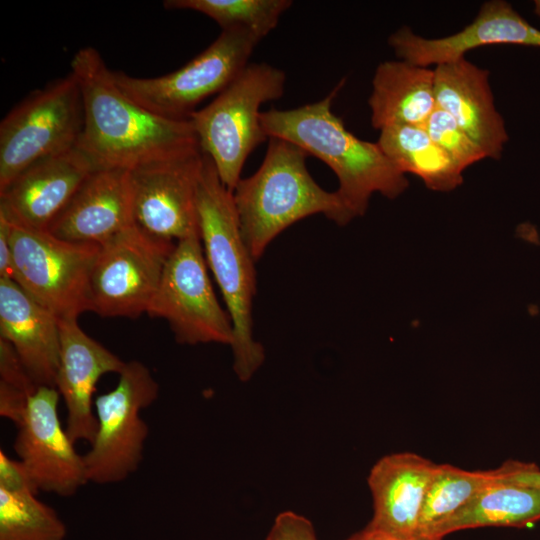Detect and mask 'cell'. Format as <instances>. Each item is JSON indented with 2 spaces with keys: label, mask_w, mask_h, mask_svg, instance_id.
<instances>
[{
  "label": "cell",
  "mask_w": 540,
  "mask_h": 540,
  "mask_svg": "<svg viewBox=\"0 0 540 540\" xmlns=\"http://www.w3.org/2000/svg\"><path fill=\"white\" fill-rule=\"evenodd\" d=\"M71 72L78 80L84 111L77 146L97 169L131 170L146 161L199 147L190 120L160 117L127 97L95 48L78 50Z\"/></svg>",
  "instance_id": "cell-1"
},
{
  "label": "cell",
  "mask_w": 540,
  "mask_h": 540,
  "mask_svg": "<svg viewBox=\"0 0 540 540\" xmlns=\"http://www.w3.org/2000/svg\"><path fill=\"white\" fill-rule=\"evenodd\" d=\"M341 85L317 102L262 112L261 123L268 138L289 141L331 168L339 182L336 192L355 218L366 212L374 193L394 199L409 184L377 142L356 137L332 111Z\"/></svg>",
  "instance_id": "cell-2"
},
{
  "label": "cell",
  "mask_w": 540,
  "mask_h": 540,
  "mask_svg": "<svg viewBox=\"0 0 540 540\" xmlns=\"http://www.w3.org/2000/svg\"><path fill=\"white\" fill-rule=\"evenodd\" d=\"M307 156L299 146L269 137L258 170L233 190L241 235L255 261L281 232L308 216L323 214L338 225L353 219L337 192L313 179Z\"/></svg>",
  "instance_id": "cell-3"
},
{
  "label": "cell",
  "mask_w": 540,
  "mask_h": 540,
  "mask_svg": "<svg viewBox=\"0 0 540 540\" xmlns=\"http://www.w3.org/2000/svg\"><path fill=\"white\" fill-rule=\"evenodd\" d=\"M203 155L196 194L202 247L232 322L233 369L247 381L264 361V349L253 336L256 261L241 235L233 191L223 184L210 157Z\"/></svg>",
  "instance_id": "cell-4"
},
{
  "label": "cell",
  "mask_w": 540,
  "mask_h": 540,
  "mask_svg": "<svg viewBox=\"0 0 540 540\" xmlns=\"http://www.w3.org/2000/svg\"><path fill=\"white\" fill-rule=\"evenodd\" d=\"M285 84L283 70L267 63L248 64L213 101L191 115L200 150L229 190L241 179L249 155L268 140L260 109L281 98Z\"/></svg>",
  "instance_id": "cell-5"
},
{
  "label": "cell",
  "mask_w": 540,
  "mask_h": 540,
  "mask_svg": "<svg viewBox=\"0 0 540 540\" xmlns=\"http://www.w3.org/2000/svg\"><path fill=\"white\" fill-rule=\"evenodd\" d=\"M84 123L75 75L29 93L0 123V191L32 164L78 145Z\"/></svg>",
  "instance_id": "cell-6"
},
{
  "label": "cell",
  "mask_w": 540,
  "mask_h": 540,
  "mask_svg": "<svg viewBox=\"0 0 540 540\" xmlns=\"http://www.w3.org/2000/svg\"><path fill=\"white\" fill-rule=\"evenodd\" d=\"M260 41L246 30L226 29L169 74L140 78L112 71V78L127 97L149 112L170 120H189L202 101L218 95L242 72Z\"/></svg>",
  "instance_id": "cell-7"
},
{
  "label": "cell",
  "mask_w": 540,
  "mask_h": 540,
  "mask_svg": "<svg viewBox=\"0 0 540 540\" xmlns=\"http://www.w3.org/2000/svg\"><path fill=\"white\" fill-rule=\"evenodd\" d=\"M0 212L9 224L14 281L58 319L92 311L90 278L100 244L63 240Z\"/></svg>",
  "instance_id": "cell-8"
},
{
  "label": "cell",
  "mask_w": 540,
  "mask_h": 540,
  "mask_svg": "<svg viewBox=\"0 0 540 540\" xmlns=\"http://www.w3.org/2000/svg\"><path fill=\"white\" fill-rule=\"evenodd\" d=\"M159 385L138 360L125 363L117 385L94 401L97 430L83 455L88 482L113 484L136 472L149 427L141 412L158 398Z\"/></svg>",
  "instance_id": "cell-9"
},
{
  "label": "cell",
  "mask_w": 540,
  "mask_h": 540,
  "mask_svg": "<svg viewBox=\"0 0 540 540\" xmlns=\"http://www.w3.org/2000/svg\"><path fill=\"white\" fill-rule=\"evenodd\" d=\"M146 314L166 320L179 344L232 345V322L213 290L200 231L177 241Z\"/></svg>",
  "instance_id": "cell-10"
},
{
  "label": "cell",
  "mask_w": 540,
  "mask_h": 540,
  "mask_svg": "<svg viewBox=\"0 0 540 540\" xmlns=\"http://www.w3.org/2000/svg\"><path fill=\"white\" fill-rule=\"evenodd\" d=\"M175 245L136 223L100 244L90 278L92 311L131 319L146 313Z\"/></svg>",
  "instance_id": "cell-11"
},
{
  "label": "cell",
  "mask_w": 540,
  "mask_h": 540,
  "mask_svg": "<svg viewBox=\"0 0 540 540\" xmlns=\"http://www.w3.org/2000/svg\"><path fill=\"white\" fill-rule=\"evenodd\" d=\"M203 157L197 147L129 170L134 220L140 228L177 241L199 231L196 194Z\"/></svg>",
  "instance_id": "cell-12"
},
{
  "label": "cell",
  "mask_w": 540,
  "mask_h": 540,
  "mask_svg": "<svg viewBox=\"0 0 540 540\" xmlns=\"http://www.w3.org/2000/svg\"><path fill=\"white\" fill-rule=\"evenodd\" d=\"M59 399L57 389L49 386H39L29 397L14 450L38 491L70 497L88 483V477L83 455L60 422Z\"/></svg>",
  "instance_id": "cell-13"
},
{
  "label": "cell",
  "mask_w": 540,
  "mask_h": 540,
  "mask_svg": "<svg viewBox=\"0 0 540 540\" xmlns=\"http://www.w3.org/2000/svg\"><path fill=\"white\" fill-rule=\"evenodd\" d=\"M388 43L400 60L430 67L461 59L469 50L485 45L540 47V30L506 1L493 0L485 2L475 19L455 34L428 39L402 27L389 36Z\"/></svg>",
  "instance_id": "cell-14"
},
{
  "label": "cell",
  "mask_w": 540,
  "mask_h": 540,
  "mask_svg": "<svg viewBox=\"0 0 540 540\" xmlns=\"http://www.w3.org/2000/svg\"><path fill=\"white\" fill-rule=\"evenodd\" d=\"M60 351L55 388L66 408L65 430L75 444L93 441L97 421L93 394L107 373L119 374L125 361L87 335L77 318L59 319Z\"/></svg>",
  "instance_id": "cell-15"
},
{
  "label": "cell",
  "mask_w": 540,
  "mask_h": 540,
  "mask_svg": "<svg viewBox=\"0 0 540 540\" xmlns=\"http://www.w3.org/2000/svg\"><path fill=\"white\" fill-rule=\"evenodd\" d=\"M95 169L78 146L44 158L0 191V210L23 225L47 231Z\"/></svg>",
  "instance_id": "cell-16"
},
{
  "label": "cell",
  "mask_w": 540,
  "mask_h": 540,
  "mask_svg": "<svg viewBox=\"0 0 540 540\" xmlns=\"http://www.w3.org/2000/svg\"><path fill=\"white\" fill-rule=\"evenodd\" d=\"M135 224L130 171L95 169L48 232L67 241L102 244Z\"/></svg>",
  "instance_id": "cell-17"
},
{
  "label": "cell",
  "mask_w": 540,
  "mask_h": 540,
  "mask_svg": "<svg viewBox=\"0 0 540 540\" xmlns=\"http://www.w3.org/2000/svg\"><path fill=\"white\" fill-rule=\"evenodd\" d=\"M438 464L414 453L382 457L372 467L368 485L373 516L368 527L416 539L419 519Z\"/></svg>",
  "instance_id": "cell-18"
},
{
  "label": "cell",
  "mask_w": 540,
  "mask_h": 540,
  "mask_svg": "<svg viewBox=\"0 0 540 540\" xmlns=\"http://www.w3.org/2000/svg\"><path fill=\"white\" fill-rule=\"evenodd\" d=\"M437 107L446 111L482 148L486 157L499 159L508 140L489 84V72L465 57L434 68Z\"/></svg>",
  "instance_id": "cell-19"
},
{
  "label": "cell",
  "mask_w": 540,
  "mask_h": 540,
  "mask_svg": "<svg viewBox=\"0 0 540 540\" xmlns=\"http://www.w3.org/2000/svg\"><path fill=\"white\" fill-rule=\"evenodd\" d=\"M0 338L15 349L38 386H56L59 319L18 283L0 277Z\"/></svg>",
  "instance_id": "cell-20"
},
{
  "label": "cell",
  "mask_w": 540,
  "mask_h": 540,
  "mask_svg": "<svg viewBox=\"0 0 540 540\" xmlns=\"http://www.w3.org/2000/svg\"><path fill=\"white\" fill-rule=\"evenodd\" d=\"M371 124L424 127L436 108L434 69L404 60L381 62L375 70L368 99Z\"/></svg>",
  "instance_id": "cell-21"
},
{
  "label": "cell",
  "mask_w": 540,
  "mask_h": 540,
  "mask_svg": "<svg viewBox=\"0 0 540 540\" xmlns=\"http://www.w3.org/2000/svg\"><path fill=\"white\" fill-rule=\"evenodd\" d=\"M540 521V489L505 481L493 484L430 527L419 540H442L478 527H526Z\"/></svg>",
  "instance_id": "cell-22"
},
{
  "label": "cell",
  "mask_w": 540,
  "mask_h": 540,
  "mask_svg": "<svg viewBox=\"0 0 540 540\" xmlns=\"http://www.w3.org/2000/svg\"><path fill=\"white\" fill-rule=\"evenodd\" d=\"M377 143L404 174L418 176L433 191L447 192L463 182V170L424 127L393 125L380 130Z\"/></svg>",
  "instance_id": "cell-23"
},
{
  "label": "cell",
  "mask_w": 540,
  "mask_h": 540,
  "mask_svg": "<svg viewBox=\"0 0 540 540\" xmlns=\"http://www.w3.org/2000/svg\"><path fill=\"white\" fill-rule=\"evenodd\" d=\"M513 461L485 471H467L449 464H438L424 501L416 540L435 523L450 516L487 487L505 481Z\"/></svg>",
  "instance_id": "cell-24"
},
{
  "label": "cell",
  "mask_w": 540,
  "mask_h": 540,
  "mask_svg": "<svg viewBox=\"0 0 540 540\" xmlns=\"http://www.w3.org/2000/svg\"><path fill=\"white\" fill-rule=\"evenodd\" d=\"M290 0H166L167 9H187L213 19L222 30L243 29L262 40L274 30Z\"/></svg>",
  "instance_id": "cell-25"
},
{
  "label": "cell",
  "mask_w": 540,
  "mask_h": 540,
  "mask_svg": "<svg viewBox=\"0 0 540 540\" xmlns=\"http://www.w3.org/2000/svg\"><path fill=\"white\" fill-rule=\"evenodd\" d=\"M66 534L57 512L36 494L0 488V540H64Z\"/></svg>",
  "instance_id": "cell-26"
},
{
  "label": "cell",
  "mask_w": 540,
  "mask_h": 540,
  "mask_svg": "<svg viewBox=\"0 0 540 540\" xmlns=\"http://www.w3.org/2000/svg\"><path fill=\"white\" fill-rule=\"evenodd\" d=\"M430 138L443 149L463 171L486 158L482 148L446 111L437 107L424 125Z\"/></svg>",
  "instance_id": "cell-27"
},
{
  "label": "cell",
  "mask_w": 540,
  "mask_h": 540,
  "mask_svg": "<svg viewBox=\"0 0 540 540\" xmlns=\"http://www.w3.org/2000/svg\"><path fill=\"white\" fill-rule=\"evenodd\" d=\"M0 382L31 396L38 385L33 381L12 345L0 338Z\"/></svg>",
  "instance_id": "cell-28"
},
{
  "label": "cell",
  "mask_w": 540,
  "mask_h": 540,
  "mask_svg": "<svg viewBox=\"0 0 540 540\" xmlns=\"http://www.w3.org/2000/svg\"><path fill=\"white\" fill-rule=\"evenodd\" d=\"M266 540H317L310 520L293 511L278 514Z\"/></svg>",
  "instance_id": "cell-29"
},
{
  "label": "cell",
  "mask_w": 540,
  "mask_h": 540,
  "mask_svg": "<svg viewBox=\"0 0 540 540\" xmlns=\"http://www.w3.org/2000/svg\"><path fill=\"white\" fill-rule=\"evenodd\" d=\"M0 488L9 492H39L26 467L20 460H14L0 451Z\"/></svg>",
  "instance_id": "cell-30"
},
{
  "label": "cell",
  "mask_w": 540,
  "mask_h": 540,
  "mask_svg": "<svg viewBox=\"0 0 540 540\" xmlns=\"http://www.w3.org/2000/svg\"><path fill=\"white\" fill-rule=\"evenodd\" d=\"M29 397L20 390L0 382V416L17 426L25 415Z\"/></svg>",
  "instance_id": "cell-31"
},
{
  "label": "cell",
  "mask_w": 540,
  "mask_h": 540,
  "mask_svg": "<svg viewBox=\"0 0 540 540\" xmlns=\"http://www.w3.org/2000/svg\"><path fill=\"white\" fill-rule=\"evenodd\" d=\"M0 277L15 280V267L9 240V224L0 212Z\"/></svg>",
  "instance_id": "cell-32"
},
{
  "label": "cell",
  "mask_w": 540,
  "mask_h": 540,
  "mask_svg": "<svg viewBox=\"0 0 540 540\" xmlns=\"http://www.w3.org/2000/svg\"><path fill=\"white\" fill-rule=\"evenodd\" d=\"M505 482L540 489V469L534 463L513 461Z\"/></svg>",
  "instance_id": "cell-33"
},
{
  "label": "cell",
  "mask_w": 540,
  "mask_h": 540,
  "mask_svg": "<svg viewBox=\"0 0 540 540\" xmlns=\"http://www.w3.org/2000/svg\"><path fill=\"white\" fill-rule=\"evenodd\" d=\"M346 540H416L397 537L366 526L363 530L350 536Z\"/></svg>",
  "instance_id": "cell-34"
},
{
  "label": "cell",
  "mask_w": 540,
  "mask_h": 540,
  "mask_svg": "<svg viewBox=\"0 0 540 540\" xmlns=\"http://www.w3.org/2000/svg\"><path fill=\"white\" fill-rule=\"evenodd\" d=\"M534 11L540 17V0H536L534 3Z\"/></svg>",
  "instance_id": "cell-35"
}]
</instances>
